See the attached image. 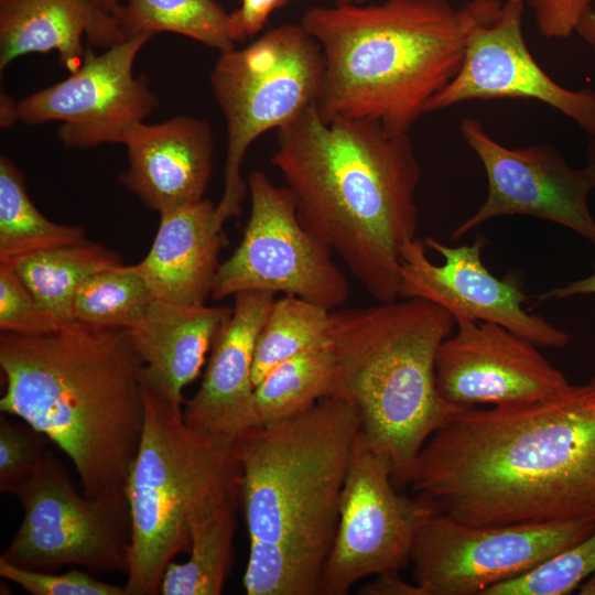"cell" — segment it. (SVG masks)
<instances>
[{"instance_id": "obj_1", "label": "cell", "mask_w": 595, "mask_h": 595, "mask_svg": "<svg viewBox=\"0 0 595 595\" xmlns=\"http://www.w3.org/2000/svg\"><path fill=\"white\" fill-rule=\"evenodd\" d=\"M410 485L469 524L595 521V376L461 411L429 437Z\"/></svg>"}, {"instance_id": "obj_2", "label": "cell", "mask_w": 595, "mask_h": 595, "mask_svg": "<svg viewBox=\"0 0 595 595\" xmlns=\"http://www.w3.org/2000/svg\"><path fill=\"white\" fill-rule=\"evenodd\" d=\"M271 163L306 229L376 301L399 300L402 249L419 227L421 170L408 133L368 120L325 122L315 105L277 129Z\"/></svg>"}, {"instance_id": "obj_3", "label": "cell", "mask_w": 595, "mask_h": 595, "mask_svg": "<svg viewBox=\"0 0 595 595\" xmlns=\"http://www.w3.org/2000/svg\"><path fill=\"white\" fill-rule=\"evenodd\" d=\"M0 410L73 462L82 493L127 496L144 424L143 361L127 328L76 322L42 335L1 332Z\"/></svg>"}, {"instance_id": "obj_4", "label": "cell", "mask_w": 595, "mask_h": 595, "mask_svg": "<svg viewBox=\"0 0 595 595\" xmlns=\"http://www.w3.org/2000/svg\"><path fill=\"white\" fill-rule=\"evenodd\" d=\"M360 418L325 398L304 413L240 436V506L249 534L248 595H320L339 521Z\"/></svg>"}, {"instance_id": "obj_5", "label": "cell", "mask_w": 595, "mask_h": 595, "mask_svg": "<svg viewBox=\"0 0 595 595\" xmlns=\"http://www.w3.org/2000/svg\"><path fill=\"white\" fill-rule=\"evenodd\" d=\"M301 25L324 56L325 122L368 120L408 133L464 58L463 15L446 0L313 7Z\"/></svg>"}, {"instance_id": "obj_6", "label": "cell", "mask_w": 595, "mask_h": 595, "mask_svg": "<svg viewBox=\"0 0 595 595\" xmlns=\"http://www.w3.org/2000/svg\"><path fill=\"white\" fill-rule=\"evenodd\" d=\"M336 376L329 398L349 402L360 433L390 462L396 486L411 484L429 437L467 409L439 393L435 360L456 327L445 309L422 299L332 310Z\"/></svg>"}, {"instance_id": "obj_7", "label": "cell", "mask_w": 595, "mask_h": 595, "mask_svg": "<svg viewBox=\"0 0 595 595\" xmlns=\"http://www.w3.org/2000/svg\"><path fill=\"white\" fill-rule=\"evenodd\" d=\"M141 386L144 424L127 483L132 544L125 588L156 595L169 563L188 553L194 524L240 495L239 467L232 448L187 428L183 401Z\"/></svg>"}, {"instance_id": "obj_8", "label": "cell", "mask_w": 595, "mask_h": 595, "mask_svg": "<svg viewBox=\"0 0 595 595\" xmlns=\"http://www.w3.org/2000/svg\"><path fill=\"white\" fill-rule=\"evenodd\" d=\"M323 75L321 46L301 23L282 24L244 48L220 53L209 76L227 130L224 192L216 205L220 225L240 215L247 191L240 167L249 147L317 105Z\"/></svg>"}, {"instance_id": "obj_9", "label": "cell", "mask_w": 595, "mask_h": 595, "mask_svg": "<svg viewBox=\"0 0 595 595\" xmlns=\"http://www.w3.org/2000/svg\"><path fill=\"white\" fill-rule=\"evenodd\" d=\"M14 496L23 518L0 558L39 572L75 564L93 572L127 573L132 544L127 496L79 494L51 450Z\"/></svg>"}, {"instance_id": "obj_10", "label": "cell", "mask_w": 595, "mask_h": 595, "mask_svg": "<svg viewBox=\"0 0 595 595\" xmlns=\"http://www.w3.org/2000/svg\"><path fill=\"white\" fill-rule=\"evenodd\" d=\"M251 208L242 239L219 264L212 299L220 301L247 291L285 293L328 310L342 307L349 282L332 251L298 216L292 192L272 183L263 171L248 175Z\"/></svg>"}, {"instance_id": "obj_11", "label": "cell", "mask_w": 595, "mask_h": 595, "mask_svg": "<svg viewBox=\"0 0 595 595\" xmlns=\"http://www.w3.org/2000/svg\"><path fill=\"white\" fill-rule=\"evenodd\" d=\"M594 531L588 520L477 526L435 512L414 537V583L426 595H483Z\"/></svg>"}, {"instance_id": "obj_12", "label": "cell", "mask_w": 595, "mask_h": 595, "mask_svg": "<svg viewBox=\"0 0 595 595\" xmlns=\"http://www.w3.org/2000/svg\"><path fill=\"white\" fill-rule=\"evenodd\" d=\"M435 512L422 498L396 491L389 459L359 431L320 595H346L366 577L400 572L419 527Z\"/></svg>"}, {"instance_id": "obj_13", "label": "cell", "mask_w": 595, "mask_h": 595, "mask_svg": "<svg viewBox=\"0 0 595 595\" xmlns=\"http://www.w3.org/2000/svg\"><path fill=\"white\" fill-rule=\"evenodd\" d=\"M523 0H472L461 8L464 58L455 77L429 102L426 112L472 99H536L595 137V90H570L531 55L522 33Z\"/></svg>"}, {"instance_id": "obj_14", "label": "cell", "mask_w": 595, "mask_h": 595, "mask_svg": "<svg viewBox=\"0 0 595 595\" xmlns=\"http://www.w3.org/2000/svg\"><path fill=\"white\" fill-rule=\"evenodd\" d=\"M152 36L122 40L101 54L87 50L80 66L67 78L18 101V121H61L57 137L67 148L122 144L130 129L159 106L147 76L133 74L137 56Z\"/></svg>"}, {"instance_id": "obj_15", "label": "cell", "mask_w": 595, "mask_h": 595, "mask_svg": "<svg viewBox=\"0 0 595 595\" xmlns=\"http://www.w3.org/2000/svg\"><path fill=\"white\" fill-rule=\"evenodd\" d=\"M459 128L485 169L488 193L479 208L454 228L452 241L490 219L524 215L566 227L595 245V219L588 207L595 185L584 167L570 166L550 144L507 148L474 118H464Z\"/></svg>"}, {"instance_id": "obj_16", "label": "cell", "mask_w": 595, "mask_h": 595, "mask_svg": "<svg viewBox=\"0 0 595 595\" xmlns=\"http://www.w3.org/2000/svg\"><path fill=\"white\" fill-rule=\"evenodd\" d=\"M483 237L469 245L447 246L428 236L415 238L401 253L400 299H422L450 312L455 321L491 322L539 347L563 348L570 335L523 309L528 296L519 274L495 277L484 264Z\"/></svg>"}, {"instance_id": "obj_17", "label": "cell", "mask_w": 595, "mask_h": 595, "mask_svg": "<svg viewBox=\"0 0 595 595\" xmlns=\"http://www.w3.org/2000/svg\"><path fill=\"white\" fill-rule=\"evenodd\" d=\"M435 380L440 396L461 408L541 399L570 383L531 340L466 318H457L455 333L440 345Z\"/></svg>"}, {"instance_id": "obj_18", "label": "cell", "mask_w": 595, "mask_h": 595, "mask_svg": "<svg viewBox=\"0 0 595 595\" xmlns=\"http://www.w3.org/2000/svg\"><path fill=\"white\" fill-rule=\"evenodd\" d=\"M274 293L247 291L235 295L230 316L219 331L202 385L183 409L187 428L226 448L258 429L252 363L259 332Z\"/></svg>"}, {"instance_id": "obj_19", "label": "cell", "mask_w": 595, "mask_h": 595, "mask_svg": "<svg viewBox=\"0 0 595 595\" xmlns=\"http://www.w3.org/2000/svg\"><path fill=\"white\" fill-rule=\"evenodd\" d=\"M128 167L119 181L159 214L198 199L208 186L214 155L209 123L194 116L134 125L123 143Z\"/></svg>"}, {"instance_id": "obj_20", "label": "cell", "mask_w": 595, "mask_h": 595, "mask_svg": "<svg viewBox=\"0 0 595 595\" xmlns=\"http://www.w3.org/2000/svg\"><path fill=\"white\" fill-rule=\"evenodd\" d=\"M225 242L216 206L202 198L160 213L152 246L134 267L154 299L203 305L212 296Z\"/></svg>"}, {"instance_id": "obj_21", "label": "cell", "mask_w": 595, "mask_h": 595, "mask_svg": "<svg viewBox=\"0 0 595 595\" xmlns=\"http://www.w3.org/2000/svg\"><path fill=\"white\" fill-rule=\"evenodd\" d=\"M231 311L227 306L153 299L142 318L129 329L143 361L141 380L183 401V389L197 377Z\"/></svg>"}, {"instance_id": "obj_22", "label": "cell", "mask_w": 595, "mask_h": 595, "mask_svg": "<svg viewBox=\"0 0 595 595\" xmlns=\"http://www.w3.org/2000/svg\"><path fill=\"white\" fill-rule=\"evenodd\" d=\"M107 48L122 41L112 17L89 0H0V69L32 53H58L69 73L83 63L82 40Z\"/></svg>"}, {"instance_id": "obj_23", "label": "cell", "mask_w": 595, "mask_h": 595, "mask_svg": "<svg viewBox=\"0 0 595 595\" xmlns=\"http://www.w3.org/2000/svg\"><path fill=\"white\" fill-rule=\"evenodd\" d=\"M113 19L123 40L170 32L219 53L235 48L240 42L231 13L216 0H122Z\"/></svg>"}, {"instance_id": "obj_24", "label": "cell", "mask_w": 595, "mask_h": 595, "mask_svg": "<svg viewBox=\"0 0 595 595\" xmlns=\"http://www.w3.org/2000/svg\"><path fill=\"white\" fill-rule=\"evenodd\" d=\"M121 263L104 245L85 240L29 255L8 266L42 305L69 323L79 288L96 273Z\"/></svg>"}, {"instance_id": "obj_25", "label": "cell", "mask_w": 595, "mask_h": 595, "mask_svg": "<svg viewBox=\"0 0 595 595\" xmlns=\"http://www.w3.org/2000/svg\"><path fill=\"white\" fill-rule=\"evenodd\" d=\"M240 495L196 522L188 559L170 562L160 587L163 595H219L230 573Z\"/></svg>"}, {"instance_id": "obj_26", "label": "cell", "mask_w": 595, "mask_h": 595, "mask_svg": "<svg viewBox=\"0 0 595 595\" xmlns=\"http://www.w3.org/2000/svg\"><path fill=\"white\" fill-rule=\"evenodd\" d=\"M87 240L82 226L46 218L28 195L22 172L0 156V263L11 264L29 255Z\"/></svg>"}, {"instance_id": "obj_27", "label": "cell", "mask_w": 595, "mask_h": 595, "mask_svg": "<svg viewBox=\"0 0 595 595\" xmlns=\"http://www.w3.org/2000/svg\"><path fill=\"white\" fill-rule=\"evenodd\" d=\"M335 376L336 359L331 346L302 351L273 367L255 387L261 425L293 419L329 398Z\"/></svg>"}, {"instance_id": "obj_28", "label": "cell", "mask_w": 595, "mask_h": 595, "mask_svg": "<svg viewBox=\"0 0 595 595\" xmlns=\"http://www.w3.org/2000/svg\"><path fill=\"white\" fill-rule=\"evenodd\" d=\"M331 312L294 295L274 300L256 342L252 363L255 387L283 360L309 349L329 347Z\"/></svg>"}, {"instance_id": "obj_29", "label": "cell", "mask_w": 595, "mask_h": 595, "mask_svg": "<svg viewBox=\"0 0 595 595\" xmlns=\"http://www.w3.org/2000/svg\"><path fill=\"white\" fill-rule=\"evenodd\" d=\"M154 296L134 264H119L89 278L77 291L71 321L94 327L132 328Z\"/></svg>"}, {"instance_id": "obj_30", "label": "cell", "mask_w": 595, "mask_h": 595, "mask_svg": "<svg viewBox=\"0 0 595 595\" xmlns=\"http://www.w3.org/2000/svg\"><path fill=\"white\" fill-rule=\"evenodd\" d=\"M595 573V531L522 575L498 583L483 595H565Z\"/></svg>"}, {"instance_id": "obj_31", "label": "cell", "mask_w": 595, "mask_h": 595, "mask_svg": "<svg viewBox=\"0 0 595 595\" xmlns=\"http://www.w3.org/2000/svg\"><path fill=\"white\" fill-rule=\"evenodd\" d=\"M50 439L30 424L0 414V491L14 495L33 475L48 451Z\"/></svg>"}, {"instance_id": "obj_32", "label": "cell", "mask_w": 595, "mask_h": 595, "mask_svg": "<svg viewBox=\"0 0 595 595\" xmlns=\"http://www.w3.org/2000/svg\"><path fill=\"white\" fill-rule=\"evenodd\" d=\"M66 323L42 305L12 267L0 263V329L18 335H42Z\"/></svg>"}, {"instance_id": "obj_33", "label": "cell", "mask_w": 595, "mask_h": 595, "mask_svg": "<svg viewBox=\"0 0 595 595\" xmlns=\"http://www.w3.org/2000/svg\"><path fill=\"white\" fill-rule=\"evenodd\" d=\"M0 576L32 595H127L125 586L105 583L80 570L51 574L13 565L2 558Z\"/></svg>"}, {"instance_id": "obj_34", "label": "cell", "mask_w": 595, "mask_h": 595, "mask_svg": "<svg viewBox=\"0 0 595 595\" xmlns=\"http://www.w3.org/2000/svg\"><path fill=\"white\" fill-rule=\"evenodd\" d=\"M594 0H528L540 33L547 37H569Z\"/></svg>"}, {"instance_id": "obj_35", "label": "cell", "mask_w": 595, "mask_h": 595, "mask_svg": "<svg viewBox=\"0 0 595 595\" xmlns=\"http://www.w3.org/2000/svg\"><path fill=\"white\" fill-rule=\"evenodd\" d=\"M286 0H241L240 7L231 13L234 25L240 41L258 33L270 14Z\"/></svg>"}, {"instance_id": "obj_36", "label": "cell", "mask_w": 595, "mask_h": 595, "mask_svg": "<svg viewBox=\"0 0 595 595\" xmlns=\"http://www.w3.org/2000/svg\"><path fill=\"white\" fill-rule=\"evenodd\" d=\"M358 593L363 595H426L416 583L403 581L399 572L376 575L371 582L364 583Z\"/></svg>"}, {"instance_id": "obj_37", "label": "cell", "mask_w": 595, "mask_h": 595, "mask_svg": "<svg viewBox=\"0 0 595 595\" xmlns=\"http://www.w3.org/2000/svg\"><path fill=\"white\" fill-rule=\"evenodd\" d=\"M595 294V263L593 272L583 279H577L563 286L553 288L538 296L540 301L563 300L575 295Z\"/></svg>"}, {"instance_id": "obj_38", "label": "cell", "mask_w": 595, "mask_h": 595, "mask_svg": "<svg viewBox=\"0 0 595 595\" xmlns=\"http://www.w3.org/2000/svg\"><path fill=\"white\" fill-rule=\"evenodd\" d=\"M575 32L592 47L595 53V10H587L580 19Z\"/></svg>"}, {"instance_id": "obj_39", "label": "cell", "mask_w": 595, "mask_h": 595, "mask_svg": "<svg viewBox=\"0 0 595 595\" xmlns=\"http://www.w3.org/2000/svg\"><path fill=\"white\" fill-rule=\"evenodd\" d=\"M0 123L2 129L10 128L13 123L18 121L17 119V105L11 96L6 91L1 93V102H0Z\"/></svg>"}, {"instance_id": "obj_40", "label": "cell", "mask_w": 595, "mask_h": 595, "mask_svg": "<svg viewBox=\"0 0 595 595\" xmlns=\"http://www.w3.org/2000/svg\"><path fill=\"white\" fill-rule=\"evenodd\" d=\"M89 1L101 12L112 18L119 10L122 2V0H89Z\"/></svg>"}, {"instance_id": "obj_41", "label": "cell", "mask_w": 595, "mask_h": 595, "mask_svg": "<svg viewBox=\"0 0 595 595\" xmlns=\"http://www.w3.org/2000/svg\"><path fill=\"white\" fill-rule=\"evenodd\" d=\"M595 185V137H592L586 150V165L584 167Z\"/></svg>"}, {"instance_id": "obj_42", "label": "cell", "mask_w": 595, "mask_h": 595, "mask_svg": "<svg viewBox=\"0 0 595 595\" xmlns=\"http://www.w3.org/2000/svg\"><path fill=\"white\" fill-rule=\"evenodd\" d=\"M578 594L581 595H595V573L582 582L578 586Z\"/></svg>"}, {"instance_id": "obj_43", "label": "cell", "mask_w": 595, "mask_h": 595, "mask_svg": "<svg viewBox=\"0 0 595 595\" xmlns=\"http://www.w3.org/2000/svg\"><path fill=\"white\" fill-rule=\"evenodd\" d=\"M337 6L364 4L367 0H334Z\"/></svg>"}]
</instances>
